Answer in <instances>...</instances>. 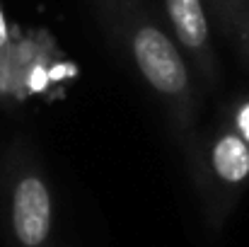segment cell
Here are the masks:
<instances>
[{
  "mask_svg": "<svg viewBox=\"0 0 249 247\" xmlns=\"http://www.w3.org/2000/svg\"><path fill=\"white\" fill-rule=\"evenodd\" d=\"M97 22L126 56L136 76L165 109L172 136L181 148L196 136L201 85L172 39L165 19L148 0H92Z\"/></svg>",
  "mask_w": 249,
  "mask_h": 247,
  "instance_id": "cell-1",
  "label": "cell"
},
{
  "mask_svg": "<svg viewBox=\"0 0 249 247\" xmlns=\"http://www.w3.org/2000/svg\"><path fill=\"white\" fill-rule=\"evenodd\" d=\"M186 155L203 221L211 233H220L249 189V146L220 116L211 131L189 141Z\"/></svg>",
  "mask_w": 249,
  "mask_h": 247,
  "instance_id": "cell-2",
  "label": "cell"
},
{
  "mask_svg": "<svg viewBox=\"0 0 249 247\" xmlns=\"http://www.w3.org/2000/svg\"><path fill=\"white\" fill-rule=\"evenodd\" d=\"M162 19L201 90L220 85V61L213 44V24L206 0H160Z\"/></svg>",
  "mask_w": 249,
  "mask_h": 247,
  "instance_id": "cell-3",
  "label": "cell"
},
{
  "mask_svg": "<svg viewBox=\"0 0 249 247\" xmlns=\"http://www.w3.org/2000/svg\"><path fill=\"white\" fill-rule=\"evenodd\" d=\"M10 233L17 247H51L53 196L44 172L22 167L10 187Z\"/></svg>",
  "mask_w": 249,
  "mask_h": 247,
  "instance_id": "cell-4",
  "label": "cell"
},
{
  "mask_svg": "<svg viewBox=\"0 0 249 247\" xmlns=\"http://www.w3.org/2000/svg\"><path fill=\"white\" fill-rule=\"evenodd\" d=\"M206 5L211 12V22H215L220 34L237 41V34L249 12V0H206Z\"/></svg>",
  "mask_w": 249,
  "mask_h": 247,
  "instance_id": "cell-5",
  "label": "cell"
},
{
  "mask_svg": "<svg viewBox=\"0 0 249 247\" xmlns=\"http://www.w3.org/2000/svg\"><path fill=\"white\" fill-rule=\"evenodd\" d=\"M223 119L235 129V133L249 146V95L237 97V99L228 107V112L223 114Z\"/></svg>",
  "mask_w": 249,
  "mask_h": 247,
  "instance_id": "cell-6",
  "label": "cell"
},
{
  "mask_svg": "<svg viewBox=\"0 0 249 247\" xmlns=\"http://www.w3.org/2000/svg\"><path fill=\"white\" fill-rule=\"evenodd\" d=\"M10 44H12V34H10V24H7V17H5V10L0 2V56L10 49Z\"/></svg>",
  "mask_w": 249,
  "mask_h": 247,
  "instance_id": "cell-7",
  "label": "cell"
},
{
  "mask_svg": "<svg viewBox=\"0 0 249 247\" xmlns=\"http://www.w3.org/2000/svg\"><path fill=\"white\" fill-rule=\"evenodd\" d=\"M237 41L245 46V51L249 54V12H247V17H245V22H242V29L237 34Z\"/></svg>",
  "mask_w": 249,
  "mask_h": 247,
  "instance_id": "cell-8",
  "label": "cell"
}]
</instances>
